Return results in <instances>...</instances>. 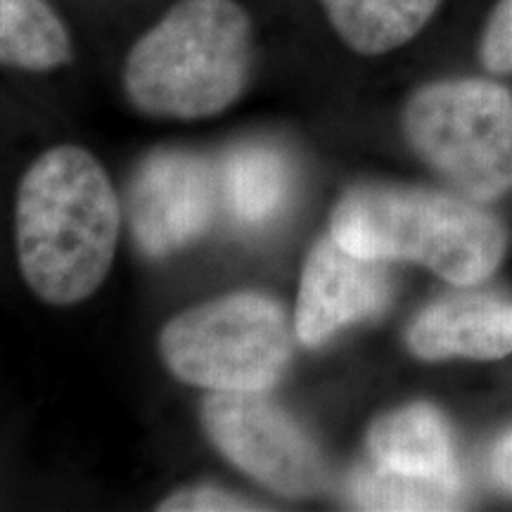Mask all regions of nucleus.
I'll return each mask as SVG.
<instances>
[{
    "label": "nucleus",
    "instance_id": "nucleus-8",
    "mask_svg": "<svg viewBox=\"0 0 512 512\" xmlns=\"http://www.w3.org/2000/svg\"><path fill=\"white\" fill-rule=\"evenodd\" d=\"M389 297L392 278L387 261L349 252L330 235L306 259L294 335L304 347H323L347 325L380 313Z\"/></svg>",
    "mask_w": 512,
    "mask_h": 512
},
{
    "label": "nucleus",
    "instance_id": "nucleus-17",
    "mask_svg": "<svg viewBox=\"0 0 512 512\" xmlns=\"http://www.w3.org/2000/svg\"><path fill=\"white\" fill-rule=\"evenodd\" d=\"M491 470H494L496 482L512 494V432L496 444L494 456H491Z\"/></svg>",
    "mask_w": 512,
    "mask_h": 512
},
{
    "label": "nucleus",
    "instance_id": "nucleus-15",
    "mask_svg": "<svg viewBox=\"0 0 512 512\" xmlns=\"http://www.w3.org/2000/svg\"><path fill=\"white\" fill-rule=\"evenodd\" d=\"M159 512H249L264 510V505L249 501V498L233 494L211 484H195L178 489L157 505Z\"/></svg>",
    "mask_w": 512,
    "mask_h": 512
},
{
    "label": "nucleus",
    "instance_id": "nucleus-16",
    "mask_svg": "<svg viewBox=\"0 0 512 512\" xmlns=\"http://www.w3.org/2000/svg\"><path fill=\"white\" fill-rule=\"evenodd\" d=\"M482 60L489 72L512 74V0H501L486 24Z\"/></svg>",
    "mask_w": 512,
    "mask_h": 512
},
{
    "label": "nucleus",
    "instance_id": "nucleus-13",
    "mask_svg": "<svg viewBox=\"0 0 512 512\" xmlns=\"http://www.w3.org/2000/svg\"><path fill=\"white\" fill-rule=\"evenodd\" d=\"M74 43L48 0H0V64L22 72H55L72 62Z\"/></svg>",
    "mask_w": 512,
    "mask_h": 512
},
{
    "label": "nucleus",
    "instance_id": "nucleus-12",
    "mask_svg": "<svg viewBox=\"0 0 512 512\" xmlns=\"http://www.w3.org/2000/svg\"><path fill=\"white\" fill-rule=\"evenodd\" d=\"M332 29L361 55L406 46L430 22L441 0H320Z\"/></svg>",
    "mask_w": 512,
    "mask_h": 512
},
{
    "label": "nucleus",
    "instance_id": "nucleus-10",
    "mask_svg": "<svg viewBox=\"0 0 512 512\" xmlns=\"http://www.w3.org/2000/svg\"><path fill=\"white\" fill-rule=\"evenodd\" d=\"M368 448L375 465L430 479H460L456 448L444 418L432 406H406L382 415L370 427Z\"/></svg>",
    "mask_w": 512,
    "mask_h": 512
},
{
    "label": "nucleus",
    "instance_id": "nucleus-5",
    "mask_svg": "<svg viewBox=\"0 0 512 512\" xmlns=\"http://www.w3.org/2000/svg\"><path fill=\"white\" fill-rule=\"evenodd\" d=\"M413 150L472 200H496L512 185V95L484 79L420 88L403 112Z\"/></svg>",
    "mask_w": 512,
    "mask_h": 512
},
{
    "label": "nucleus",
    "instance_id": "nucleus-14",
    "mask_svg": "<svg viewBox=\"0 0 512 512\" xmlns=\"http://www.w3.org/2000/svg\"><path fill=\"white\" fill-rule=\"evenodd\" d=\"M349 496L361 510H453L463 501V482L415 477L373 465L351 479Z\"/></svg>",
    "mask_w": 512,
    "mask_h": 512
},
{
    "label": "nucleus",
    "instance_id": "nucleus-6",
    "mask_svg": "<svg viewBox=\"0 0 512 512\" xmlns=\"http://www.w3.org/2000/svg\"><path fill=\"white\" fill-rule=\"evenodd\" d=\"M202 427L228 463L273 494L309 498L328 486L320 448L264 392H209Z\"/></svg>",
    "mask_w": 512,
    "mask_h": 512
},
{
    "label": "nucleus",
    "instance_id": "nucleus-2",
    "mask_svg": "<svg viewBox=\"0 0 512 512\" xmlns=\"http://www.w3.org/2000/svg\"><path fill=\"white\" fill-rule=\"evenodd\" d=\"M252 69L254 24L238 0H178L128 50L121 81L147 117L197 121L233 107Z\"/></svg>",
    "mask_w": 512,
    "mask_h": 512
},
{
    "label": "nucleus",
    "instance_id": "nucleus-9",
    "mask_svg": "<svg viewBox=\"0 0 512 512\" xmlns=\"http://www.w3.org/2000/svg\"><path fill=\"white\" fill-rule=\"evenodd\" d=\"M408 347L427 361L465 356L489 361L512 351V302L448 297L427 306L408 328Z\"/></svg>",
    "mask_w": 512,
    "mask_h": 512
},
{
    "label": "nucleus",
    "instance_id": "nucleus-11",
    "mask_svg": "<svg viewBox=\"0 0 512 512\" xmlns=\"http://www.w3.org/2000/svg\"><path fill=\"white\" fill-rule=\"evenodd\" d=\"M221 197L235 221L264 226L292 195V169L283 152L266 143L233 147L219 166Z\"/></svg>",
    "mask_w": 512,
    "mask_h": 512
},
{
    "label": "nucleus",
    "instance_id": "nucleus-7",
    "mask_svg": "<svg viewBox=\"0 0 512 512\" xmlns=\"http://www.w3.org/2000/svg\"><path fill=\"white\" fill-rule=\"evenodd\" d=\"M221 197L219 174L195 152L162 150L133 178L128 219L140 252L169 256L207 233Z\"/></svg>",
    "mask_w": 512,
    "mask_h": 512
},
{
    "label": "nucleus",
    "instance_id": "nucleus-1",
    "mask_svg": "<svg viewBox=\"0 0 512 512\" xmlns=\"http://www.w3.org/2000/svg\"><path fill=\"white\" fill-rule=\"evenodd\" d=\"M121 235V204L91 152L57 145L22 176L15 245L24 283L50 306H74L100 290Z\"/></svg>",
    "mask_w": 512,
    "mask_h": 512
},
{
    "label": "nucleus",
    "instance_id": "nucleus-3",
    "mask_svg": "<svg viewBox=\"0 0 512 512\" xmlns=\"http://www.w3.org/2000/svg\"><path fill=\"white\" fill-rule=\"evenodd\" d=\"M330 235L349 252L415 261L453 285L489 278L505 254V230L475 204L422 188L363 185L332 211Z\"/></svg>",
    "mask_w": 512,
    "mask_h": 512
},
{
    "label": "nucleus",
    "instance_id": "nucleus-4",
    "mask_svg": "<svg viewBox=\"0 0 512 512\" xmlns=\"http://www.w3.org/2000/svg\"><path fill=\"white\" fill-rule=\"evenodd\" d=\"M294 330L283 304L233 292L185 309L159 332L169 373L209 392H268L292 358Z\"/></svg>",
    "mask_w": 512,
    "mask_h": 512
}]
</instances>
